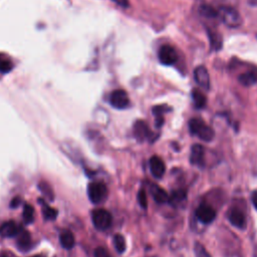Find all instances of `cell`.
Masks as SVG:
<instances>
[{
  "mask_svg": "<svg viewBox=\"0 0 257 257\" xmlns=\"http://www.w3.org/2000/svg\"><path fill=\"white\" fill-rule=\"evenodd\" d=\"M189 130L192 135L197 136L199 139H201L204 142H211L215 137V133L213 129L207 126L204 123L203 120L198 118H194L190 120Z\"/></svg>",
  "mask_w": 257,
  "mask_h": 257,
  "instance_id": "cell-1",
  "label": "cell"
},
{
  "mask_svg": "<svg viewBox=\"0 0 257 257\" xmlns=\"http://www.w3.org/2000/svg\"><path fill=\"white\" fill-rule=\"evenodd\" d=\"M218 17L221 21L231 28H236L242 23L240 13L233 7L222 6L218 9Z\"/></svg>",
  "mask_w": 257,
  "mask_h": 257,
  "instance_id": "cell-2",
  "label": "cell"
},
{
  "mask_svg": "<svg viewBox=\"0 0 257 257\" xmlns=\"http://www.w3.org/2000/svg\"><path fill=\"white\" fill-rule=\"evenodd\" d=\"M87 195L90 202L94 204L102 203L108 196V188L103 182H93L87 187Z\"/></svg>",
  "mask_w": 257,
  "mask_h": 257,
  "instance_id": "cell-3",
  "label": "cell"
},
{
  "mask_svg": "<svg viewBox=\"0 0 257 257\" xmlns=\"http://www.w3.org/2000/svg\"><path fill=\"white\" fill-rule=\"evenodd\" d=\"M95 227L101 231H104L111 227L113 217L108 210L96 209L92 215Z\"/></svg>",
  "mask_w": 257,
  "mask_h": 257,
  "instance_id": "cell-4",
  "label": "cell"
},
{
  "mask_svg": "<svg viewBox=\"0 0 257 257\" xmlns=\"http://www.w3.org/2000/svg\"><path fill=\"white\" fill-rule=\"evenodd\" d=\"M158 57L160 63L164 66H172L178 59L176 51L169 44L162 45L158 52Z\"/></svg>",
  "mask_w": 257,
  "mask_h": 257,
  "instance_id": "cell-5",
  "label": "cell"
},
{
  "mask_svg": "<svg viewBox=\"0 0 257 257\" xmlns=\"http://www.w3.org/2000/svg\"><path fill=\"white\" fill-rule=\"evenodd\" d=\"M110 103L118 110H124L129 107L130 100L124 89H116L110 96Z\"/></svg>",
  "mask_w": 257,
  "mask_h": 257,
  "instance_id": "cell-6",
  "label": "cell"
},
{
  "mask_svg": "<svg viewBox=\"0 0 257 257\" xmlns=\"http://www.w3.org/2000/svg\"><path fill=\"white\" fill-rule=\"evenodd\" d=\"M196 217H197L202 223L209 224L215 220L216 211L210 205L202 204L197 208V210H196Z\"/></svg>",
  "mask_w": 257,
  "mask_h": 257,
  "instance_id": "cell-7",
  "label": "cell"
},
{
  "mask_svg": "<svg viewBox=\"0 0 257 257\" xmlns=\"http://www.w3.org/2000/svg\"><path fill=\"white\" fill-rule=\"evenodd\" d=\"M194 79L202 88L208 90L210 88V75L208 69L204 66H199L194 70Z\"/></svg>",
  "mask_w": 257,
  "mask_h": 257,
  "instance_id": "cell-8",
  "label": "cell"
},
{
  "mask_svg": "<svg viewBox=\"0 0 257 257\" xmlns=\"http://www.w3.org/2000/svg\"><path fill=\"white\" fill-rule=\"evenodd\" d=\"M134 136L138 141L143 142L151 136V131L144 120H137L134 125Z\"/></svg>",
  "mask_w": 257,
  "mask_h": 257,
  "instance_id": "cell-9",
  "label": "cell"
},
{
  "mask_svg": "<svg viewBox=\"0 0 257 257\" xmlns=\"http://www.w3.org/2000/svg\"><path fill=\"white\" fill-rule=\"evenodd\" d=\"M150 170L155 178L160 179L164 176L166 171L165 163L158 156H153L150 159Z\"/></svg>",
  "mask_w": 257,
  "mask_h": 257,
  "instance_id": "cell-10",
  "label": "cell"
},
{
  "mask_svg": "<svg viewBox=\"0 0 257 257\" xmlns=\"http://www.w3.org/2000/svg\"><path fill=\"white\" fill-rule=\"evenodd\" d=\"M228 220L230 223L235 226V227L239 229H243L246 225V219L244 214L242 213V211H240L239 209H231L228 213Z\"/></svg>",
  "mask_w": 257,
  "mask_h": 257,
  "instance_id": "cell-11",
  "label": "cell"
},
{
  "mask_svg": "<svg viewBox=\"0 0 257 257\" xmlns=\"http://www.w3.org/2000/svg\"><path fill=\"white\" fill-rule=\"evenodd\" d=\"M204 159H205V152L203 147L201 145H194L191 149V155H190L191 164L201 167V166L204 165Z\"/></svg>",
  "mask_w": 257,
  "mask_h": 257,
  "instance_id": "cell-12",
  "label": "cell"
},
{
  "mask_svg": "<svg viewBox=\"0 0 257 257\" xmlns=\"http://www.w3.org/2000/svg\"><path fill=\"white\" fill-rule=\"evenodd\" d=\"M19 232H20V230H19V227L17 226V224L12 220L7 221L0 226V235H1L2 237H5V238L17 236Z\"/></svg>",
  "mask_w": 257,
  "mask_h": 257,
  "instance_id": "cell-13",
  "label": "cell"
},
{
  "mask_svg": "<svg viewBox=\"0 0 257 257\" xmlns=\"http://www.w3.org/2000/svg\"><path fill=\"white\" fill-rule=\"evenodd\" d=\"M238 81L244 86H251L255 85L257 83V68H253L248 71L240 74Z\"/></svg>",
  "mask_w": 257,
  "mask_h": 257,
  "instance_id": "cell-14",
  "label": "cell"
},
{
  "mask_svg": "<svg viewBox=\"0 0 257 257\" xmlns=\"http://www.w3.org/2000/svg\"><path fill=\"white\" fill-rule=\"evenodd\" d=\"M151 194H152L154 200L159 203V204H163L169 201L170 196L168 195V193L166 192L163 188H161L158 185H152L151 186Z\"/></svg>",
  "mask_w": 257,
  "mask_h": 257,
  "instance_id": "cell-15",
  "label": "cell"
},
{
  "mask_svg": "<svg viewBox=\"0 0 257 257\" xmlns=\"http://www.w3.org/2000/svg\"><path fill=\"white\" fill-rule=\"evenodd\" d=\"M17 246L20 250L26 251L30 248V245H32V238H30V234L27 231H20L17 235Z\"/></svg>",
  "mask_w": 257,
  "mask_h": 257,
  "instance_id": "cell-16",
  "label": "cell"
},
{
  "mask_svg": "<svg viewBox=\"0 0 257 257\" xmlns=\"http://www.w3.org/2000/svg\"><path fill=\"white\" fill-rule=\"evenodd\" d=\"M207 33H208L211 48L215 51L221 50L222 45H223V39H222L221 34H218L217 32H213V30H211V29H207Z\"/></svg>",
  "mask_w": 257,
  "mask_h": 257,
  "instance_id": "cell-17",
  "label": "cell"
},
{
  "mask_svg": "<svg viewBox=\"0 0 257 257\" xmlns=\"http://www.w3.org/2000/svg\"><path fill=\"white\" fill-rule=\"evenodd\" d=\"M192 99L194 102V105L196 109H203L206 103L207 99L203 93H201L199 89H193L192 90Z\"/></svg>",
  "mask_w": 257,
  "mask_h": 257,
  "instance_id": "cell-18",
  "label": "cell"
},
{
  "mask_svg": "<svg viewBox=\"0 0 257 257\" xmlns=\"http://www.w3.org/2000/svg\"><path fill=\"white\" fill-rule=\"evenodd\" d=\"M59 240H60V243H62L63 247L66 249H71V248H73V246L75 244L74 236L70 231L63 232L62 234H60Z\"/></svg>",
  "mask_w": 257,
  "mask_h": 257,
  "instance_id": "cell-19",
  "label": "cell"
},
{
  "mask_svg": "<svg viewBox=\"0 0 257 257\" xmlns=\"http://www.w3.org/2000/svg\"><path fill=\"white\" fill-rule=\"evenodd\" d=\"M199 13L202 15V17H205L208 18L218 17V10L215 9L213 6H211L206 3H203L202 5H200Z\"/></svg>",
  "mask_w": 257,
  "mask_h": 257,
  "instance_id": "cell-20",
  "label": "cell"
},
{
  "mask_svg": "<svg viewBox=\"0 0 257 257\" xmlns=\"http://www.w3.org/2000/svg\"><path fill=\"white\" fill-rule=\"evenodd\" d=\"M13 69V64L10 57L4 53H0V72L7 73Z\"/></svg>",
  "mask_w": 257,
  "mask_h": 257,
  "instance_id": "cell-21",
  "label": "cell"
},
{
  "mask_svg": "<svg viewBox=\"0 0 257 257\" xmlns=\"http://www.w3.org/2000/svg\"><path fill=\"white\" fill-rule=\"evenodd\" d=\"M114 245L119 253H123L126 250V240L122 234H116L114 237Z\"/></svg>",
  "mask_w": 257,
  "mask_h": 257,
  "instance_id": "cell-22",
  "label": "cell"
},
{
  "mask_svg": "<svg viewBox=\"0 0 257 257\" xmlns=\"http://www.w3.org/2000/svg\"><path fill=\"white\" fill-rule=\"evenodd\" d=\"M23 219L26 223H33L34 220V209L30 204H25L23 208Z\"/></svg>",
  "mask_w": 257,
  "mask_h": 257,
  "instance_id": "cell-23",
  "label": "cell"
},
{
  "mask_svg": "<svg viewBox=\"0 0 257 257\" xmlns=\"http://www.w3.org/2000/svg\"><path fill=\"white\" fill-rule=\"evenodd\" d=\"M57 210L43 203V216L47 220H54L57 217Z\"/></svg>",
  "mask_w": 257,
  "mask_h": 257,
  "instance_id": "cell-24",
  "label": "cell"
},
{
  "mask_svg": "<svg viewBox=\"0 0 257 257\" xmlns=\"http://www.w3.org/2000/svg\"><path fill=\"white\" fill-rule=\"evenodd\" d=\"M186 199V192L184 190H177L173 192L172 196L169 198V202L172 204L179 203L181 201H184Z\"/></svg>",
  "mask_w": 257,
  "mask_h": 257,
  "instance_id": "cell-25",
  "label": "cell"
},
{
  "mask_svg": "<svg viewBox=\"0 0 257 257\" xmlns=\"http://www.w3.org/2000/svg\"><path fill=\"white\" fill-rule=\"evenodd\" d=\"M38 188L41 191V193L45 196V197H48L50 200H53V191L51 189V187L47 183V182H41L38 184Z\"/></svg>",
  "mask_w": 257,
  "mask_h": 257,
  "instance_id": "cell-26",
  "label": "cell"
},
{
  "mask_svg": "<svg viewBox=\"0 0 257 257\" xmlns=\"http://www.w3.org/2000/svg\"><path fill=\"white\" fill-rule=\"evenodd\" d=\"M194 251H195L196 257H212L209 254V252L206 250V248L199 242L195 243Z\"/></svg>",
  "mask_w": 257,
  "mask_h": 257,
  "instance_id": "cell-27",
  "label": "cell"
},
{
  "mask_svg": "<svg viewBox=\"0 0 257 257\" xmlns=\"http://www.w3.org/2000/svg\"><path fill=\"white\" fill-rule=\"evenodd\" d=\"M138 202L140 206L144 209H147L148 207V198H147V194L144 189H141L138 193Z\"/></svg>",
  "mask_w": 257,
  "mask_h": 257,
  "instance_id": "cell-28",
  "label": "cell"
},
{
  "mask_svg": "<svg viewBox=\"0 0 257 257\" xmlns=\"http://www.w3.org/2000/svg\"><path fill=\"white\" fill-rule=\"evenodd\" d=\"M170 109L167 107V105H156V107L153 108V114L155 117H163L165 113H167Z\"/></svg>",
  "mask_w": 257,
  "mask_h": 257,
  "instance_id": "cell-29",
  "label": "cell"
},
{
  "mask_svg": "<svg viewBox=\"0 0 257 257\" xmlns=\"http://www.w3.org/2000/svg\"><path fill=\"white\" fill-rule=\"evenodd\" d=\"M95 257H111L108 250L103 247H98L94 252Z\"/></svg>",
  "mask_w": 257,
  "mask_h": 257,
  "instance_id": "cell-30",
  "label": "cell"
},
{
  "mask_svg": "<svg viewBox=\"0 0 257 257\" xmlns=\"http://www.w3.org/2000/svg\"><path fill=\"white\" fill-rule=\"evenodd\" d=\"M20 203H21V199L19 197H15L10 202V207L11 208H17L20 205Z\"/></svg>",
  "mask_w": 257,
  "mask_h": 257,
  "instance_id": "cell-31",
  "label": "cell"
},
{
  "mask_svg": "<svg viewBox=\"0 0 257 257\" xmlns=\"http://www.w3.org/2000/svg\"><path fill=\"white\" fill-rule=\"evenodd\" d=\"M114 2H116L117 4H119L120 6L122 7H128L129 6V0H113Z\"/></svg>",
  "mask_w": 257,
  "mask_h": 257,
  "instance_id": "cell-32",
  "label": "cell"
},
{
  "mask_svg": "<svg viewBox=\"0 0 257 257\" xmlns=\"http://www.w3.org/2000/svg\"><path fill=\"white\" fill-rule=\"evenodd\" d=\"M252 203L254 207L257 209V192H254L252 195Z\"/></svg>",
  "mask_w": 257,
  "mask_h": 257,
  "instance_id": "cell-33",
  "label": "cell"
},
{
  "mask_svg": "<svg viewBox=\"0 0 257 257\" xmlns=\"http://www.w3.org/2000/svg\"><path fill=\"white\" fill-rule=\"evenodd\" d=\"M32 257H44L43 255H34V256H32Z\"/></svg>",
  "mask_w": 257,
  "mask_h": 257,
  "instance_id": "cell-34",
  "label": "cell"
},
{
  "mask_svg": "<svg viewBox=\"0 0 257 257\" xmlns=\"http://www.w3.org/2000/svg\"><path fill=\"white\" fill-rule=\"evenodd\" d=\"M0 257H8V256H6V255H1Z\"/></svg>",
  "mask_w": 257,
  "mask_h": 257,
  "instance_id": "cell-35",
  "label": "cell"
}]
</instances>
